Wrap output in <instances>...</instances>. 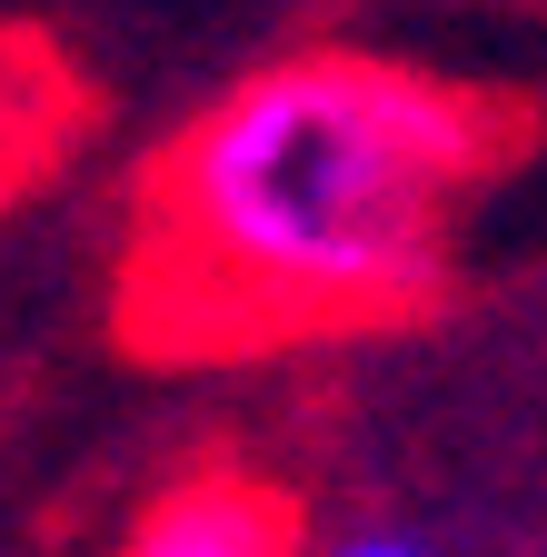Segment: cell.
Here are the masks:
<instances>
[{"mask_svg": "<svg viewBox=\"0 0 547 557\" xmlns=\"http://www.w3.org/2000/svg\"><path fill=\"white\" fill-rule=\"evenodd\" d=\"M110 557H309L299 537V508L279 487H259L239 468H210V478H179L120 528Z\"/></svg>", "mask_w": 547, "mask_h": 557, "instance_id": "2", "label": "cell"}, {"mask_svg": "<svg viewBox=\"0 0 547 557\" xmlns=\"http://www.w3.org/2000/svg\"><path fill=\"white\" fill-rule=\"evenodd\" d=\"M319 557H448V547L408 537V528H359V537H338V547H319Z\"/></svg>", "mask_w": 547, "mask_h": 557, "instance_id": "3", "label": "cell"}, {"mask_svg": "<svg viewBox=\"0 0 547 557\" xmlns=\"http://www.w3.org/2000/svg\"><path fill=\"white\" fill-rule=\"evenodd\" d=\"M508 160V110L408 60L309 50L170 139L129 249V329L229 359L408 319L468 199Z\"/></svg>", "mask_w": 547, "mask_h": 557, "instance_id": "1", "label": "cell"}]
</instances>
